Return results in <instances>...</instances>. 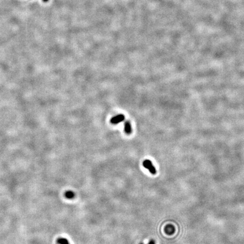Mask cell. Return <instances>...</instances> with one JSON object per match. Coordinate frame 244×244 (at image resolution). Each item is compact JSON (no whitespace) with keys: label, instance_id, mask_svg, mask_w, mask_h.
<instances>
[{"label":"cell","instance_id":"1","mask_svg":"<svg viewBox=\"0 0 244 244\" xmlns=\"http://www.w3.org/2000/svg\"><path fill=\"white\" fill-rule=\"evenodd\" d=\"M142 164H143V166L145 168H147L149 170V172L151 174L155 175L156 174V172H157L156 169H155V167L153 166V163H152L151 161H150L149 159H146L143 162Z\"/></svg>","mask_w":244,"mask_h":244},{"label":"cell","instance_id":"2","mask_svg":"<svg viewBox=\"0 0 244 244\" xmlns=\"http://www.w3.org/2000/svg\"><path fill=\"white\" fill-rule=\"evenodd\" d=\"M125 119V117L123 114H119L114 117L110 121L111 123L113 124H117L121 122H123Z\"/></svg>","mask_w":244,"mask_h":244},{"label":"cell","instance_id":"3","mask_svg":"<svg viewBox=\"0 0 244 244\" xmlns=\"http://www.w3.org/2000/svg\"><path fill=\"white\" fill-rule=\"evenodd\" d=\"M124 131L127 135H130L132 133V126L129 121H126L124 124Z\"/></svg>","mask_w":244,"mask_h":244},{"label":"cell","instance_id":"4","mask_svg":"<svg viewBox=\"0 0 244 244\" xmlns=\"http://www.w3.org/2000/svg\"><path fill=\"white\" fill-rule=\"evenodd\" d=\"M164 230H165V232H166V233L167 234H173L174 233V232H175V228L172 225H167L165 227Z\"/></svg>","mask_w":244,"mask_h":244},{"label":"cell","instance_id":"5","mask_svg":"<svg viewBox=\"0 0 244 244\" xmlns=\"http://www.w3.org/2000/svg\"><path fill=\"white\" fill-rule=\"evenodd\" d=\"M65 196L68 199H72L75 197V193L72 191L69 190L65 193Z\"/></svg>","mask_w":244,"mask_h":244},{"label":"cell","instance_id":"6","mask_svg":"<svg viewBox=\"0 0 244 244\" xmlns=\"http://www.w3.org/2000/svg\"><path fill=\"white\" fill-rule=\"evenodd\" d=\"M57 243L58 244H70L69 241H68L67 239L66 238H59L57 240Z\"/></svg>","mask_w":244,"mask_h":244},{"label":"cell","instance_id":"7","mask_svg":"<svg viewBox=\"0 0 244 244\" xmlns=\"http://www.w3.org/2000/svg\"><path fill=\"white\" fill-rule=\"evenodd\" d=\"M148 244H155V241H154V240H151L150 242H149V243Z\"/></svg>","mask_w":244,"mask_h":244},{"label":"cell","instance_id":"8","mask_svg":"<svg viewBox=\"0 0 244 244\" xmlns=\"http://www.w3.org/2000/svg\"><path fill=\"white\" fill-rule=\"evenodd\" d=\"M43 1H44V2H47V1H48L49 0H42Z\"/></svg>","mask_w":244,"mask_h":244}]
</instances>
